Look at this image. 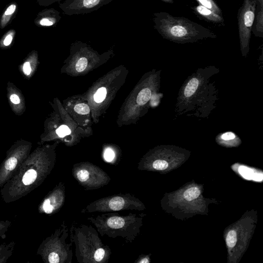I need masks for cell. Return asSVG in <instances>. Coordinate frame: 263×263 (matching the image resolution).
<instances>
[{
    "mask_svg": "<svg viewBox=\"0 0 263 263\" xmlns=\"http://www.w3.org/2000/svg\"><path fill=\"white\" fill-rule=\"evenodd\" d=\"M154 27L164 38L178 43L193 42L208 37H215L211 30L183 17L166 12L154 13Z\"/></svg>",
    "mask_w": 263,
    "mask_h": 263,
    "instance_id": "obj_1",
    "label": "cell"
},
{
    "mask_svg": "<svg viewBox=\"0 0 263 263\" xmlns=\"http://www.w3.org/2000/svg\"><path fill=\"white\" fill-rule=\"evenodd\" d=\"M256 0H244L238 11V33L241 49L247 53L254 23Z\"/></svg>",
    "mask_w": 263,
    "mask_h": 263,
    "instance_id": "obj_2",
    "label": "cell"
},
{
    "mask_svg": "<svg viewBox=\"0 0 263 263\" xmlns=\"http://www.w3.org/2000/svg\"><path fill=\"white\" fill-rule=\"evenodd\" d=\"M136 198L130 195H120L104 198L92 202L87 208L88 212L118 211L135 209Z\"/></svg>",
    "mask_w": 263,
    "mask_h": 263,
    "instance_id": "obj_3",
    "label": "cell"
},
{
    "mask_svg": "<svg viewBox=\"0 0 263 263\" xmlns=\"http://www.w3.org/2000/svg\"><path fill=\"white\" fill-rule=\"evenodd\" d=\"M114 0H65L59 3V8L66 15H72L91 13Z\"/></svg>",
    "mask_w": 263,
    "mask_h": 263,
    "instance_id": "obj_4",
    "label": "cell"
},
{
    "mask_svg": "<svg viewBox=\"0 0 263 263\" xmlns=\"http://www.w3.org/2000/svg\"><path fill=\"white\" fill-rule=\"evenodd\" d=\"M105 221L101 220V226H102L101 229H99V230L105 229V230L102 231H105V233L108 235L116 234L124 237L123 232L125 230H129L130 224L134 223L136 221V220L134 221V219L136 217H131L129 216L125 217L114 215L109 217L105 216Z\"/></svg>",
    "mask_w": 263,
    "mask_h": 263,
    "instance_id": "obj_5",
    "label": "cell"
},
{
    "mask_svg": "<svg viewBox=\"0 0 263 263\" xmlns=\"http://www.w3.org/2000/svg\"><path fill=\"white\" fill-rule=\"evenodd\" d=\"M7 98L13 113L17 116L22 115L26 111V103L22 91L14 83L9 81L7 84Z\"/></svg>",
    "mask_w": 263,
    "mask_h": 263,
    "instance_id": "obj_6",
    "label": "cell"
},
{
    "mask_svg": "<svg viewBox=\"0 0 263 263\" xmlns=\"http://www.w3.org/2000/svg\"><path fill=\"white\" fill-rule=\"evenodd\" d=\"M61 19L58 10L53 8H46L37 14L34 23L39 27H55Z\"/></svg>",
    "mask_w": 263,
    "mask_h": 263,
    "instance_id": "obj_7",
    "label": "cell"
},
{
    "mask_svg": "<svg viewBox=\"0 0 263 263\" xmlns=\"http://www.w3.org/2000/svg\"><path fill=\"white\" fill-rule=\"evenodd\" d=\"M39 64L38 53L35 50L30 52L18 66V70L24 78L30 79L34 74Z\"/></svg>",
    "mask_w": 263,
    "mask_h": 263,
    "instance_id": "obj_8",
    "label": "cell"
},
{
    "mask_svg": "<svg viewBox=\"0 0 263 263\" xmlns=\"http://www.w3.org/2000/svg\"><path fill=\"white\" fill-rule=\"evenodd\" d=\"M96 166H80L77 167L75 172V177L82 185H90L97 184V176H100L101 174L97 175V173L101 171Z\"/></svg>",
    "mask_w": 263,
    "mask_h": 263,
    "instance_id": "obj_9",
    "label": "cell"
},
{
    "mask_svg": "<svg viewBox=\"0 0 263 263\" xmlns=\"http://www.w3.org/2000/svg\"><path fill=\"white\" fill-rule=\"evenodd\" d=\"M255 17L252 32L256 36H263V0H256Z\"/></svg>",
    "mask_w": 263,
    "mask_h": 263,
    "instance_id": "obj_10",
    "label": "cell"
},
{
    "mask_svg": "<svg viewBox=\"0 0 263 263\" xmlns=\"http://www.w3.org/2000/svg\"><path fill=\"white\" fill-rule=\"evenodd\" d=\"M18 10V4L15 2L10 3L0 16V28L3 29L9 25L15 17Z\"/></svg>",
    "mask_w": 263,
    "mask_h": 263,
    "instance_id": "obj_11",
    "label": "cell"
},
{
    "mask_svg": "<svg viewBox=\"0 0 263 263\" xmlns=\"http://www.w3.org/2000/svg\"><path fill=\"white\" fill-rule=\"evenodd\" d=\"M194 12L201 18L214 23H220L223 22L222 16H220L209 9L201 5L193 8Z\"/></svg>",
    "mask_w": 263,
    "mask_h": 263,
    "instance_id": "obj_12",
    "label": "cell"
},
{
    "mask_svg": "<svg viewBox=\"0 0 263 263\" xmlns=\"http://www.w3.org/2000/svg\"><path fill=\"white\" fill-rule=\"evenodd\" d=\"M15 34L16 31L14 29H12L7 31L0 39V48H10L13 45Z\"/></svg>",
    "mask_w": 263,
    "mask_h": 263,
    "instance_id": "obj_13",
    "label": "cell"
},
{
    "mask_svg": "<svg viewBox=\"0 0 263 263\" xmlns=\"http://www.w3.org/2000/svg\"><path fill=\"white\" fill-rule=\"evenodd\" d=\"M200 5L209 9L214 13L222 16V11L214 0H196Z\"/></svg>",
    "mask_w": 263,
    "mask_h": 263,
    "instance_id": "obj_14",
    "label": "cell"
},
{
    "mask_svg": "<svg viewBox=\"0 0 263 263\" xmlns=\"http://www.w3.org/2000/svg\"><path fill=\"white\" fill-rule=\"evenodd\" d=\"M198 80L194 78L192 79L185 87L184 95L186 97H190L192 96L197 89L198 86Z\"/></svg>",
    "mask_w": 263,
    "mask_h": 263,
    "instance_id": "obj_15",
    "label": "cell"
},
{
    "mask_svg": "<svg viewBox=\"0 0 263 263\" xmlns=\"http://www.w3.org/2000/svg\"><path fill=\"white\" fill-rule=\"evenodd\" d=\"M151 97V90L148 88H144L139 93L137 98V102L139 105H144L148 102Z\"/></svg>",
    "mask_w": 263,
    "mask_h": 263,
    "instance_id": "obj_16",
    "label": "cell"
},
{
    "mask_svg": "<svg viewBox=\"0 0 263 263\" xmlns=\"http://www.w3.org/2000/svg\"><path fill=\"white\" fill-rule=\"evenodd\" d=\"M36 177V172L33 169H30L25 173L22 178V181L25 185H30L35 180Z\"/></svg>",
    "mask_w": 263,
    "mask_h": 263,
    "instance_id": "obj_17",
    "label": "cell"
},
{
    "mask_svg": "<svg viewBox=\"0 0 263 263\" xmlns=\"http://www.w3.org/2000/svg\"><path fill=\"white\" fill-rule=\"evenodd\" d=\"M200 194V190L196 187H192L184 193V197L187 201L197 198Z\"/></svg>",
    "mask_w": 263,
    "mask_h": 263,
    "instance_id": "obj_18",
    "label": "cell"
},
{
    "mask_svg": "<svg viewBox=\"0 0 263 263\" xmlns=\"http://www.w3.org/2000/svg\"><path fill=\"white\" fill-rule=\"evenodd\" d=\"M16 155L10 156L5 162V167L7 170L12 171L16 166L17 158Z\"/></svg>",
    "mask_w": 263,
    "mask_h": 263,
    "instance_id": "obj_19",
    "label": "cell"
},
{
    "mask_svg": "<svg viewBox=\"0 0 263 263\" xmlns=\"http://www.w3.org/2000/svg\"><path fill=\"white\" fill-rule=\"evenodd\" d=\"M226 242L229 247L232 248L235 246L237 242V235L234 230L229 232L227 236Z\"/></svg>",
    "mask_w": 263,
    "mask_h": 263,
    "instance_id": "obj_20",
    "label": "cell"
},
{
    "mask_svg": "<svg viewBox=\"0 0 263 263\" xmlns=\"http://www.w3.org/2000/svg\"><path fill=\"white\" fill-rule=\"evenodd\" d=\"M106 95V89L105 87H101L98 89L95 93L93 98L95 101L97 103L102 102Z\"/></svg>",
    "mask_w": 263,
    "mask_h": 263,
    "instance_id": "obj_21",
    "label": "cell"
},
{
    "mask_svg": "<svg viewBox=\"0 0 263 263\" xmlns=\"http://www.w3.org/2000/svg\"><path fill=\"white\" fill-rule=\"evenodd\" d=\"M74 110L76 112L81 115L87 114L90 111L89 106L84 103L76 105L74 106Z\"/></svg>",
    "mask_w": 263,
    "mask_h": 263,
    "instance_id": "obj_22",
    "label": "cell"
},
{
    "mask_svg": "<svg viewBox=\"0 0 263 263\" xmlns=\"http://www.w3.org/2000/svg\"><path fill=\"white\" fill-rule=\"evenodd\" d=\"M88 63L87 59L84 57L80 58L76 65V69L78 72L83 71L86 67Z\"/></svg>",
    "mask_w": 263,
    "mask_h": 263,
    "instance_id": "obj_23",
    "label": "cell"
},
{
    "mask_svg": "<svg viewBox=\"0 0 263 263\" xmlns=\"http://www.w3.org/2000/svg\"><path fill=\"white\" fill-rule=\"evenodd\" d=\"M105 255V250L102 248H98L93 254V258L97 262H101Z\"/></svg>",
    "mask_w": 263,
    "mask_h": 263,
    "instance_id": "obj_24",
    "label": "cell"
},
{
    "mask_svg": "<svg viewBox=\"0 0 263 263\" xmlns=\"http://www.w3.org/2000/svg\"><path fill=\"white\" fill-rule=\"evenodd\" d=\"M168 163L163 160H155L153 163L154 168L157 170H163L168 167Z\"/></svg>",
    "mask_w": 263,
    "mask_h": 263,
    "instance_id": "obj_25",
    "label": "cell"
},
{
    "mask_svg": "<svg viewBox=\"0 0 263 263\" xmlns=\"http://www.w3.org/2000/svg\"><path fill=\"white\" fill-rule=\"evenodd\" d=\"M71 131L66 125H61L56 130V134L60 137H63L69 135Z\"/></svg>",
    "mask_w": 263,
    "mask_h": 263,
    "instance_id": "obj_26",
    "label": "cell"
},
{
    "mask_svg": "<svg viewBox=\"0 0 263 263\" xmlns=\"http://www.w3.org/2000/svg\"><path fill=\"white\" fill-rule=\"evenodd\" d=\"M60 256L56 252H51L48 255V261L50 263H58L60 262Z\"/></svg>",
    "mask_w": 263,
    "mask_h": 263,
    "instance_id": "obj_27",
    "label": "cell"
},
{
    "mask_svg": "<svg viewBox=\"0 0 263 263\" xmlns=\"http://www.w3.org/2000/svg\"><path fill=\"white\" fill-rule=\"evenodd\" d=\"M37 4L41 6H48L55 3H59L62 0H36Z\"/></svg>",
    "mask_w": 263,
    "mask_h": 263,
    "instance_id": "obj_28",
    "label": "cell"
},
{
    "mask_svg": "<svg viewBox=\"0 0 263 263\" xmlns=\"http://www.w3.org/2000/svg\"><path fill=\"white\" fill-rule=\"evenodd\" d=\"M115 157V154L113 151L110 148H107L104 152V158L108 162L111 161Z\"/></svg>",
    "mask_w": 263,
    "mask_h": 263,
    "instance_id": "obj_29",
    "label": "cell"
},
{
    "mask_svg": "<svg viewBox=\"0 0 263 263\" xmlns=\"http://www.w3.org/2000/svg\"><path fill=\"white\" fill-rule=\"evenodd\" d=\"M236 135L232 132H228L223 133L221 135V139L224 141H230L234 140Z\"/></svg>",
    "mask_w": 263,
    "mask_h": 263,
    "instance_id": "obj_30",
    "label": "cell"
},
{
    "mask_svg": "<svg viewBox=\"0 0 263 263\" xmlns=\"http://www.w3.org/2000/svg\"><path fill=\"white\" fill-rule=\"evenodd\" d=\"M165 3L173 4L174 3V0H161Z\"/></svg>",
    "mask_w": 263,
    "mask_h": 263,
    "instance_id": "obj_31",
    "label": "cell"
}]
</instances>
